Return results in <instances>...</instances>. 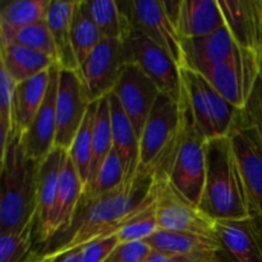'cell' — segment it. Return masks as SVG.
<instances>
[{"label": "cell", "mask_w": 262, "mask_h": 262, "mask_svg": "<svg viewBox=\"0 0 262 262\" xmlns=\"http://www.w3.org/2000/svg\"><path fill=\"white\" fill-rule=\"evenodd\" d=\"M123 46L125 61L128 64L137 66L146 76L152 79L161 94L169 96L178 104H182V68L163 48L143 33L129 27L127 35L123 38Z\"/></svg>", "instance_id": "cell-6"}, {"label": "cell", "mask_w": 262, "mask_h": 262, "mask_svg": "<svg viewBox=\"0 0 262 262\" xmlns=\"http://www.w3.org/2000/svg\"><path fill=\"white\" fill-rule=\"evenodd\" d=\"M242 112L246 119L256 129L262 142V73L258 76L257 81L253 86L252 94Z\"/></svg>", "instance_id": "cell-39"}, {"label": "cell", "mask_w": 262, "mask_h": 262, "mask_svg": "<svg viewBox=\"0 0 262 262\" xmlns=\"http://www.w3.org/2000/svg\"><path fill=\"white\" fill-rule=\"evenodd\" d=\"M215 234L225 262H262V235L252 220H219Z\"/></svg>", "instance_id": "cell-17"}, {"label": "cell", "mask_w": 262, "mask_h": 262, "mask_svg": "<svg viewBox=\"0 0 262 262\" xmlns=\"http://www.w3.org/2000/svg\"><path fill=\"white\" fill-rule=\"evenodd\" d=\"M72 49L76 56L78 69L84 63L90 54L95 50L102 36L90 15L84 10L81 0L76 3L72 18Z\"/></svg>", "instance_id": "cell-30"}, {"label": "cell", "mask_w": 262, "mask_h": 262, "mask_svg": "<svg viewBox=\"0 0 262 262\" xmlns=\"http://www.w3.org/2000/svg\"><path fill=\"white\" fill-rule=\"evenodd\" d=\"M50 69L38 76L17 84L13 104V133L20 138L26 135L37 115L49 87Z\"/></svg>", "instance_id": "cell-24"}, {"label": "cell", "mask_w": 262, "mask_h": 262, "mask_svg": "<svg viewBox=\"0 0 262 262\" xmlns=\"http://www.w3.org/2000/svg\"><path fill=\"white\" fill-rule=\"evenodd\" d=\"M17 83L0 68V154L4 152L13 135V104Z\"/></svg>", "instance_id": "cell-35"}, {"label": "cell", "mask_w": 262, "mask_h": 262, "mask_svg": "<svg viewBox=\"0 0 262 262\" xmlns=\"http://www.w3.org/2000/svg\"><path fill=\"white\" fill-rule=\"evenodd\" d=\"M119 243L117 234L92 241L83 246L81 262H105Z\"/></svg>", "instance_id": "cell-38"}, {"label": "cell", "mask_w": 262, "mask_h": 262, "mask_svg": "<svg viewBox=\"0 0 262 262\" xmlns=\"http://www.w3.org/2000/svg\"><path fill=\"white\" fill-rule=\"evenodd\" d=\"M152 192L159 230L216 238V222L184 199L169 178L154 179Z\"/></svg>", "instance_id": "cell-9"}, {"label": "cell", "mask_w": 262, "mask_h": 262, "mask_svg": "<svg viewBox=\"0 0 262 262\" xmlns=\"http://www.w3.org/2000/svg\"><path fill=\"white\" fill-rule=\"evenodd\" d=\"M77 2H61L54 0L50 3L46 14V23L53 36L58 64L61 69L78 71L76 56L72 49V18Z\"/></svg>", "instance_id": "cell-25"}, {"label": "cell", "mask_w": 262, "mask_h": 262, "mask_svg": "<svg viewBox=\"0 0 262 262\" xmlns=\"http://www.w3.org/2000/svg\"><path fill=\"white\" fill-rule=\"evenodd\" d=\"M12 43L45 54V55L54 59L58 64V51H56L55 43H54L53 36L49 30L46 19L42 22L35 23V25L26 26V27L15 31L14 35L10 38L9 45H12Z\"/></svg>", "instance_id": "cell-32"}, {"label": "cell", "mask_w": 262, "mask_h": 262, "mask_svg": "<svg viewBox=\"0 0 262 262\" xmlns=\"http://www.w3.org/2000/svg\"><path fill=\"white\" fill-rule=\"evenodd\" d=\"M109 96L113 146L122 160L125 183H132L140 169V137L120 102L113 94Z\"/></svg>", "instance_id": "cell-21"}, {"label": "cell", "mask_w": 262, "mask_h": 262, "mask_svg": "<svg viewBox=\"0 0 262 262\" xmlns=\"http://www.w3.org/2000/svg\"><path fill=\"white\" fill-rule=\"evenodd\" d=\"M125 64L123 41L102 37L78 69L90 102H95L112 94Z\"/></svg>", "instance_id": "cell-12"}, {"label": "cell", "mask_w": 262, "mask_h": 262, "mask_svg": "<svg viewBox=\"0 0 262 262\" xmlns=\"http://www.w3.org/2000/svg\"><path fill=\"white\" fill-rule=\"evenodd\" d=\"M260 7H261V12H262V0H260Z\"/></svg>", "instance_id": "cell-41"}, {"label": "cell", "mask_w": 262, "mask_h": 262, "mask_svg": "<svg viewBox=\"0 0 262 262\" xmlns=\"http://www.w3.org/2000/svg\"><path fill=\"white\" fill-rule=\"evenodd\" d=\"M59 64L50 68V78L45 100L26 135L22 137L23 147L30 159L42 163L55 148L56 137V95H58Z\"/></svg>", "instance_id": "cell-16"}, {"label": "cell", "mask_w": 262, "mask_h": 262, "mask_svg": "<svg viewBox=\"0 0 262 262\" xmlns=\"http://www.w3.org/2000/svg\"><path fill=\"white\" fill-rule=\"evenodd\" d=\"M84 193V186L78 176L76 166L69 154H67L63 169L59 179L58 193L55 204L50 215V222L45 235L41 239L42 243H49L55 237L64 234L71 228L76 215L77 207Z\"/></svg>", "instance_id": "cell-18"}, {"label": "cell", "mask_w": 262, "mask_h": 262, "mask_svg": "<svg viewBox=\"0 0 262 262\" xmlns=\"http://www.w3.org/2000/svg\"><path fill=\"white\" fill-rule=\"evenodd\" d=\"M199 207L215 222L248 219L245 184L229 137L207 141L206 178Z\"/></svg>", "instance_id": "cell-3"}, {"label": "cell", "mask_w": 262, "mask_h": 262, "mask_svg": "<svg viewBox=\"0 0 262 262\" xmlns=\"http://www.w3.org/2000/svg\"><path fill=\"white\" fill-rule=\"evenodd\" d=\"M183 136V106L160 94L140 137V169L154 179L169 178Z\"/></svg>", "instance_id": "cell-4"}, {"label": "cell", "mask_w": 262, "mask_h": 262, "mask_svg": "<svg viewBox=\"0 0 262 262\" xmlns=\"http://www.w3.org/2000/svg\"><path fill=\"white\" fill-rule=\"evenodd\" d=\"M113 148L114 146H113L112 122H110L109 96H104L97 100L96 117H95L94 133H92L91 168H90V178L86 189H89L92 182L95 181L100 168L113 151Z\"/></svg>", "instance_id": "cell-28"}, {"label": "cell", "mask_w": 262, "mask_h": 262, "mask_svg": "<svg viewBox=\"0 0 262 262\" xmlns=\"http://www.w3.org/2000/svg\"><path fill=\"white\" fill-rule=\"evenodd\" d=\"M152 176L138 169L132 183L123 184L120 188L101 196L83 194L71 228L50 241L49 245L54 247L42 255L63 252L117 234L130 217L152 204Z\"/></svg>", "instance_id": "cell-1"}, {"label": "cell", "mask_w": 262, "mask_h": 262, "mask_svg": "<svg viewBox=\"0 0 262 262\" xmlns=\"http://www.w3.org/2000/svg\"><path fill=\"white\" fill-rule=\"evenodd\" d=\"M228 137L239 164L247 197L248 217L262 235V142L242 110L238 113Z\"/></svg>", "instance_id": "cell-8"}, {"label": "cell", "mask_w": 262, "mask_h": 262, "mask_svg": "<svg viewBox=\"0 0 262 262\" xmlns=\"http://www.w3.org/2000/svg\"><path fill=\"white\" fill-rule=\"evenodd\" d=\"M225 26L241 49L262 58V12L260 0H219Z\"/></svg>", "instance_id": "cell-19"}, {"label": "cell", "mask_w": 262, "mask_h": 262, "mask_svg": "<svg viewBox=\"0 0 262 262\" xmlns=\"http://www.w3.org/2000/svg\"><path fill=\"white\" fill-rule=\"evenodd\" d=\"M261 73H262V60H261Z\"/></svg>", "instance_id": "cell-42"}, {"label": "cell", "mask_w": 262, "mask_h": 262, "mask_svg": "<svg viewBox=\"0 0 262 262\" xmlns=\"http://www.w3.org/2000/svg\"><path fill=\"white\" fill-rule=\"evenodd\" d=\"M2 67L17 84L23 83L42 72L49 71L56 61L50 56L19 45L0 48Z\"/></svg>", "instance_id": "cell-26"}, {"label": "cell", "mask_w": 262, "mask_h": 262, "mask_svg": "<svg viewBox=\"0 0 262 262\" xmlns=\"http://www.w3.org/2000/svg\"><path fill=\"white\" fill-rule=\"evenodd\" d=\"M179 38L201 37L224 27L219 0H164Z\"/></svg>", "instance_id": "cell-15"}, {"label": "cell", "mask_w": 262, "mask_h": 262, "mask_svg": "<svg viewBox=\"0 0 262 262\" xmlns=\"http://www.w3.org/2000/svg\"><path fill=\"white\" fill-rule=\"evenodd\" d=\"M51 0H13L0 10V48L9 45L15 31L46 19Z\"/></svg>", "instance_id": "cell-27"}, {"label": "cell", "mask_w": 262, "mask_h": 262, "mask_svg": "<svg viewBox=\"0 0 262 262\" xmlns=\"http://www.w3.org/2000/svg\"><path fill=\"white\" fill-rule=\"evenodd\" d=\"M159 230L156 219L155 204L148 205L138 214L130 217L117 233L119 242H133V241H146Z\"/></svg>", "instance_id": "cell-36"}, {"label": "cell", "mask_w": 262, "mask_h": 262, "mask_svg": "<svg viewBox=\"0 0 262 262\" xmlns=\"http://www.w3.org/2000/svg\"><path fill=\"white\" fill-rule=\"evenodd\" d=\"M182 106L184 114V136L169 181L184 199L199 207L206 178L207 140L194 125L192 113L184 99Z\"/></svg>", "instance_id": "cell-7"}, {"label": "cell", "mask_w": 262, "mask_h": 262, "mask_svg": "<svg viewBox=\"0 0 262 262\" xmlns=\"http://www.w3.org/2000/svg\"><path fill=\"white\" fill-rule=\"evenodd\" d=\"M145 242L152 251L165 255L201 256V257L222 256V247L216 238L202 237L192 233L158 230Z\"/></svg>", "instance_id": "cell-23"}, {"label": "cell", "mask_w": 262, "mask_h": 262, "mask_svg": "<svg viewBox=\"0 0 262 262\" xmlns=\"http://www.w3.org/2000/svg\"><path fill=\"white\" fill-rule=\"evenodd\" d=\"M128 27L147 36L163 48L179 67H183L181 38L160 0L118 2Z\"/></svg>", "instance_id": "cell-11"}, {"label": "cell", "mask_w": 262, "mask_h": 262, "mask_svg": "<svg viewBox=\"0 0 262 262\" xmlns=\"http://www.w3.org/2000/svg\"><path fill=\"white\" fill-rule=\"evenodd\" d=\"M183 67L201 72L217 63L228 60L241 50L227 26L210 35L181 40Z\"/></svg>", "instance_id": "cell-20"}, {"label": "cell", "mask_w": 262, "mask_h": 262, "mask_svg": "<svg viewBox=\"0 0 262 262\" xmlns=\"http://www.w3.org/2000/svg\"><path fill=\"white\" fill-rule=\"evenodd\" d=\"M0 156V234H9L20 232L28 223L37 220L40 163L28 158L22 138L14 133Z\"/></svg>", "instance_id": "cell-2"}, {"label": "cell", "mask_w": 262, "mask_h": 262, "mask_svg": "<svg viewBox=\"0 0 262 262\" xmlns=\"http://www.w3.org/2000/svg\"><path fill=\"white\" fill-rule=\"evenodd\" d=\"M84 10L99 32L105 38L122 40L128 32V25L115 0H91L82 2Z\"/></svg>", "instance_id": "cell-29"}, {"label": "cell", "mask_w": 262, "mask_h": 262, "mask_svg": "<svg viewBox=\"0 0 262 262\" xmlns=\"http://www.w3.org/2000/svg\"><path fill=\"white\" fill-rule=\"evenodd\" d=\"M90 104L78 71L60 68L56 95L55 147L68 152L86 118Z\"/></svg>", "instance_id": "cell-13"}, {"label": "cell", "mask_w": 262, "mask_h": 262, "mask_svg": "<svg viewBox=\"0 0 262 262\" xmlns=\"http://www.w3.org/2000/svg\"><path fill=\"white\" fill-rule=\"evenodd\" d=\"M82 250H83V246H78V247L63 251V252L42 255L43 262H81Z\"/></svg>", "instance_id": "cell-40"}, {"label": "cell", "mask_w": 262, "mask_h": 262, "mask_svg": "<svg viewBox=\"0 0 262 262\" xmlns=\"http://www.w3.org/2000/svg\"><path fill=\"white\" fill-rule=\"evenodd\" d=\"M97 101L91 102L87 110L86 118L74 138L72 147L69 148L68 154L76 166L78 176L83 183L84 189L89 184L90 168H91V156H92V133H94L95 117H96Z\"/></svg>", "instance_id": "cell-31"}, {"label": "cell", "mask_w": 262, "mask_h": 262, "mask_svg": "<svg viewBox=\"0 0 262 262\" xmlns=\"http://www.w3.org/2000/svg\"><path fill=\"white\" fill-rule=\"evenodd\" d=\"M35 227H37L36 219L28 223L20 232L0 234V262H26L32 246Z\"/></svg>", "instance_id": "cell-34"}, {"label": "cell", "mask_w": 262, "mask_h": 262, "mask_svg": "<svg viewBox=\"0 0 262 262\" xmlns=\"http://www.w3.org/2000/svg\"><path fill=\"white\" fill-rule=\"evenodd\" d=\"M112 94L120 102L138 137H141L146 122L160 96V90L137 66L127 63Z\"/></svg>", "instance_id": "cell-14"}, {"label": "cell", "mask_w": 262, "mask_h": 262, "mask_svg": "<svg viewBox=\"0 0 262 262\" xmlns=\"http://www.w3.org/2000/svg\"><path fill=\"white\" fill-rule=\"evenodd\" d=\"M152 250L145 241L120 242L105 262H146Z\"/></svg>", "instance_id": "cell-37"}, {"label": "cell", "mask_w": 262, "mask_h": 262, "mask_svg": "<svg viewBox=\"0 0 262 262\" xmlns=\"http://www.w3.org/2000/svg\"><path fill=\"white\" fill-rule=\"evenodd\" d=\"M125 183L124 168H123L122 160L117 151L113 148L112 152L104 161L100 168L96 178L92 182L89 189L84 191L86 196H101V194L110 193L115 189L120 188Z\"/></svg>", "instance_id": "cell-33"}, {"label": "cell", "mask_w": 262, "mask_h": 262, "mask_svg": "<svg viewBox=\"0 0 262 262\" xmlns=\"http://www.w3.org/2000/svg\"><path fill=\"white\" fill-rule=\"evenodd\" d=\"M261 60L257 54L241 49L228 60L197 73L204 76L233 106L243 110L261 73Z\"/></svg>", "instance_id": "cell-10"}, {"label": "cell", "mask_w": 262, "mask_h": 262, "mask_svg": "<svg viewBox=\"0 0 262 262\" xmlns=\"http://www.w3.org/2000/svg\"><path fill=\"white\" fill-rule=\"evenodd\" d=\"M181 72L183 99L199 132L207 141L228 137L239 109L223 97L204 76L188 68H182Z\"/></svg>", "instance_id": "cell-5"}, {"label": "cell", "mask_w": 262, "mask_h": 262, "mask_svg": "<svg viewBox=\"0 0 262 262\" xmlns=\"http://www.w3.org/2000/svg\"><path fill=\"white\" fill-rule=\"evenodd\" d=\"M67 151L55 147L40 164L37 178V237L43 238L58 193L59 179L67 158Z\"/></svg>", "instance_id": "cell-22"}]
</instances>
